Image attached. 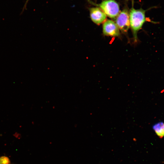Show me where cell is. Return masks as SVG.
I'll return each instance as SVG.
<instances>
[{
	"label": "cell",
	"instance_id": "6da1fadb",
	"mask_svg": "<svg viewBox=\"0 0 164 164\" xmlns=\"http://www.w3.org/2000/svg\"><path fill=\"white\" fill-rule=\"evenodd\" d=\"M146 10L142 9H135L133 7L129 11L130 27L133 36L134 41H137V33L147 21L145 17Z\"/></svg>",
	"mask_w": 164,
	"mask_h": 164
},
{
	"label": "cell",
	"instance_id": "277c9868",
	"mask_svg": "<svg viewBox=\"0 0 164 164\" xmlns=\"http://www.w3.org/2000/svg\"><path fill=\"white\" fill-rule=\"evenodd\" d=\"M103 34L106 36L118 37L120 36V30L115 22L111 19H106L102 25Z\"/></svg>",
	"mask_w": 164,
	"mask_h": 164
},
{
	"label": "cell",
	"instance_id": "5b68a950",
	"mask_svg": "<svg viewBox=\"0 0 164 164\" xmlns=\"http://www.w3.org/2000/svg\"><path fill=\"white\" fill-rule=\"evenodd\" d=\"M89 11L90 18L96 24L99 25L106 20L107 15L99 8L92 7L89 9Z\"/></svg>",
	"mask_w": 164,
	"mask_h": 164
},
{
	"label": "cell",
	"instance_id": "ba28073f",
	"mask_svg": "<svg viewBox=\"0 0 164 164\" xmlns=\"http://www.w3.org/2000/svg\"><path fill=\"white\" fill-rule=\"evenodd\" d=\"M29 0H27L26 1V3H25V5L24 6V7L26 6V5H27V2H28Z\"/></svg>",
	"mask_w": 164,
	"mask_h": 164
},
{
	"label": "cell",
	"instance_id": "3957f363",
	"mask_svg": "<svg viewBox=\"0 0 164 164\" xmlns=\"http://www.w3.org/2000/svg\"><path fill=\"white\" fill-rule=\"evenodd\" d=\"M115 22L120 30L122 33L126 34L130 27L129 12L127 8L120 12L115 19Z\"/></svg>",
	"mask_w": 164,
	"mask_h": 164
},
{
	"label": "cell",
	"instance_id": "7a4b0ae2",
	"mask_svg": "<svg viewBox=\"0 0 164 164\" xmlns=\"http://www.w3.org/2000/svg\"><path fill=\"white\" fill-rule=\"evenodd\" d=\"M96 5L112 19H115L120 12L119 5L115 0H104Z\"/></svg>",
	"mask_w": 164,
	"mask_h": 164
},
{
	"label": "cell",
	"instance_id": "8992f818",
	"mask_svg": "<svg viewBox=\"0 0 164 164\" xmlns=\"http://www.w3.org/2000/svg\"><path fill=\"white\" fill-rule=\"evenodd\" d=\"M153 129L156 134L160 138L164 136V123L160 122L154 125Z\"/></svg>",
	"mask_w": 164,
	"mask_h": 164
},
{
	"label": "cell",
	"instance_id": "52a82bcc",
	"mask_svg": "<svg viewBox=\"0 0 164 164\" xmlns=\"http://www.w3.org/2000/svg\"><path fill=\"white\" fill-rule=\"evenodd\" d=\"M0 164H10V160L7 156H1L0 157Z\"/></svg>",
	"mask_w": 164,
	"mask_h": 164
}]
</instances>
